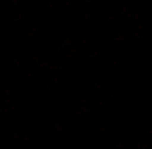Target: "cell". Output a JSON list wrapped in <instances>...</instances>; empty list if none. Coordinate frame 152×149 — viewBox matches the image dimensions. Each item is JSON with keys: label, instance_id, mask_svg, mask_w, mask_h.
Masks as SVG:
<instances>
[]
</instances>
